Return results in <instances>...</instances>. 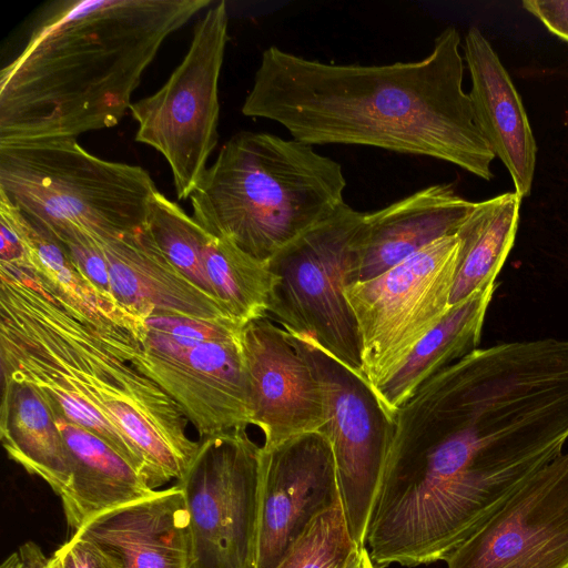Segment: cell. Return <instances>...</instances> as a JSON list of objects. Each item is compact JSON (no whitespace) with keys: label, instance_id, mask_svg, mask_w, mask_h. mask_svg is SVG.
Listing matches in <instances>:
<instances>
[{"label":"cell","instance_id":"ac0fdd59","mask_svg":"<svg viewBox=\"0 0 568 568\" xmlns=\"http://www.w3.org/2000/svg\"><path fill=\"white\" fill-rule=\"evenodd\" d=\"M189 532L184 494L174 485L100 514L74 535L110 550L123 568H187Z\"/></svg>","mask_w":568,"mask_h":568},{"label":"cell","instance_id":"f1b7e54d","mask_svg":"<svg viewBox=\"0 0 568 568\" xmlns=\"http://www.w3.org/2000/svg\"><path fill=\"white\" fill-rule=\"evenodd\" d=\"M344 568H376L366 547H358L349 557Z\"/></svg>","mask_w":568,"mask_h":568},{"label":"cell","instance_id":"83f0119b","mask_svg":"<svg viewBox=\"0 0 568 568\" xmlns=\"http://www.w3.org/2000/svg\"><path fill=\"white\" fill-rule=\"evenodd\" d=\"M0 568H62L53 554L47 557L42 549L33 541L22 544L1 565Z\"/></svg>","mask_w":568,"mask_h":568},{"label":"cell","instance_id":"484cf974","mask_svg":"<svg viewBox=\"0 0 568 568\" xmlns=\"http://www.w3.org/2000/svg\"><path fill=\"white\" fill-rule=\"evenodd\" d=\"M54 555L62 568H123L121 560L103 546L73 535Z\"/></svg>","mask_w":568,"mask_h":568},{"label":"cell","instance_id":"5b68a950","mask_svg":"<svg viewBox=\"0 0 568 568\" xmlns=\"http://www.w3.org/2000/svg\"><path fill=\"white\" fill-rule=\"evenodd\" d=\"M156 191L143 168L100 159L72 138L0 143V196L53 236L139 230Z\"/></svg>","mask_w":568,"mask_h":568},{"label":"cell","instance_id":"30bf717a","mask_svg":"<svg viewBox=\"0 0 568 568\" xmlns=\"http://www.w3.org/2000/svg\"><path fill=\"white\" fill-rule=\"evenodd\" d=\"M260 464L246 429L200 440L176 483L190 516L187 568H256Z\"/></svg>","mask_w":568,"mask_h":568},{"label":"cell","instance_id":"277c9868","mask_svg":"<svg viewBox=\"0 0 568 568\" xmlns=\"http://www.w3.org/2000/svg\"><path fill=\"white\" fill-rule=\"evenodd\" d=\"M345 187L342 165L314 145L241 132L222 146L189 199L206 232L268 261L335 214L346 203Z\"/></svg>","mask_w":568,"mask_h":568},{"label":"cell","instance_id":"d6986e66","mask_svg":"<svg viewBox=\"0 0 568 568\" xmlns=\"http://www.w3.org/2000/svg\"><path fill=\"white\" fill-rule=\"evenodd\" d=\"M53 415L71 463V483L60 498L67 523L74 530L100 514L156 491L100 437L54 412Z\"/></svg>","mask_w":568,"mask_h":568},{"label":"cell","instance_id":"8992f818","mask_svg":"<svg viewBox=\"0 0 568 568\" xmlns=\"http://www.w3.org/2000/svg\"><path fill=\"white\" fill-rule=\"evenodd\" d=\"M124 358L180 407L201 439L252 425L243 352L245 325L231 317L153 314Z\"/></svg>","mask_w":568,"mask_h":568},{"label":"cell","instance_id":"44dd1931","mask_svg":"<svg viewBox=\"0 0 568 568\" xmlns=\"http://www.w3.org/2000/svg\"><path fill=\"white\" fill-rule=\"evenodd\" d=\"M495 287L477 291L450 306L398 371L374 389L393 420L425 382L477 348Z\"/></svg>","mask_w":568,"mask_h":568},{"label":"cell","instance_id":"ba28073f","mask_svg":"<svg viewBox=\"0 0 568 568\" xmlns=\"http://www.w3.org/2000/svg\"><path fill=\"white\" fill-rule=\"evenodd\" d=\"M227 41L222 0L196 22L189 50L166 82L130 106L138 123L135 141L166 160L179 200L190 197L217 144L219 82Z\"/></svg>","mask_w":568,"mask_h":568},{"label":"cell","instance_id":"e0dca14e","mask_svg":"<svg viewBox=\"0 0 568 568\" xmlns=\"http://www.w3.org/2000/svg\"><path fill=\"white\" fill-rule=\"evenodd\" d=\"M463 50L471 78L468 94L476 125L508 170L515 192L524 199L531 191L537 145L520 95L478 28H469Z\"/></svg>","mask_w":568,"mask_h":568},{"label":"cell","instance_id":"8fae6325","mask_svg":"<svg viewBox=\"0 0 568 568\" xmlns=\"http://www.w3.org/2000/svg\"><path fill=\"white\" fill-rule=\"evenodd\" d=\"M316 373L325 395L323 432L332 446L342 508L352 538L365 547L368 523L394 435V420L364 376L306 335L288 333Z\"/></svg>","mask_w":568,"mask_h":568},{"label":"cell","instance_id":"cb8c5ba5","mask_svg":"<svg viewBox=\"0 0 568 568\" xmlns=\"http://www.w3.org/2000/svg\"><path fill=\"white\" fill-rule=\"evenodd\" d=\"M145 225L173 266L201 291L216 300L204 264L209 232L159 190L151 200Z\"/></svg>","mask_w":568,"mask_h":568},{"label":"cell","instance_id":"5bb4252c","mask_svg":"<svg viewBox=\"0 0 568 568\" xmlns=\"http://www.w3.org/2000/svg\"><path fill=\"white\" fill-rule=\"evenodd\" d=\"M242 342L252 425L263 433V447L321 432L327 419L323 387L287 332L265 316L243 327Z\"/></svg>","mask_w":568,"mask_h":568},{"label":"cell","instance_id":"3957f363","mask_svg":"<svg viewBox=\"0 0 568 568\" xmlns=\"http://www.w3.org/2000/svg\"><path fill=\"white\" fill-rule=\"evenodd\" d=\"M0 355L64 378L141 453L155 488L180 480L200 445L176 403L30 268L0 263Z\"/></svg>","mask_w":568,"mask_h":568},{"label":"cell","instance_id":"9a60e30c","mask_svg":"<svg viewBox=\"0 0 568 568\" xmlns=\"http://www.w3.org/2000/svg\"><path fill=\"white\" fill-rule=\"evenodd\" d=\"M98 242L108 266L110 293L134 315L144 320L160 313L231 317L219 301L173 266L146 225Z\"/></svg>","mask_w":568,"mask_h":568},{"label":"cell","instance_id":"7402d4cb","mask_svg":"<svg viewBox=\"0 0 568 568\" xmlns=\"http://www.w3.org/2000/svg\"><path fill=\"white\" fill-rule=\"evenodd\" d=\"M521 200L507 192L475 203L456 233L459 255L450 306L495 284L515 243Z\"/></svg>","mask_w":568,"mask_h":568},{"label":"cell","instance_id":"d4e9b609","mask_svg":"<svg viewBox=\"0 0 568 568\" xmlns=\"http://www.w3.org/2000/svg\"><path fill=\"white\" fill-rule=\"evenodd\" d=\"M357 548L337 505L310 523L275 568H344Z\"/></svg>","mask_w":568,"mask_h":568},{"label":"cell","instance_id":"2e32d148","mask_svg":"<svg viewBox=\"0 0 568 568\" xmlns=\"http://www.w3.org/2000/svg\"><path fill=\"white\" fill-rule=\"evenodd\" d=\"M475 203L460 196L452 184H434L365 213V230L348 285L371 280L435 241L456 235Z\"/></svg>","mask_w":568,"mask_h":568},{"label":"cell","instance_id":"4316f807","mask_svg":"<svg viewBox=\"0 0 568 568\" xmlns=\"http://www.w3.org/2000/svg\"><path fill=\"white\" fill-rule=\"evenodd\" d=\"M521 4L551 33L568 42V0H524Z\"/></svg>","mask_w":568,"mask_h":568},{"label":"cell","instance_id":"7c38bea8","mask_svg":"<svg viewBox=\"0 0 568 568\" xmlns=\"http://www.w3.org/2000/svg\"><path fill=\"white\" fill-rule=\"evenodd\" d=\"M447 568H568V450L445 559Z\"/></svg>","mask_w":568,"mask_h":568},{"label":"cell","instance_id":"ffe728a7","mask_svg":"<svg viewBox=\"0 0 568 568\" xmlns=\"http://www.w3.org/2000/svg\"><path fill=\"white\" fill-rule=\"evenodd\" d=\"M0 439L8 457L44 480L60 497L71 483V463L54 415L30 384L1 381Z\"/></svg>","mask_w":568,"mask_h":568},{"label":"cell","instance_id":"6da1fadb","mask_svg":"<svg viewBox=\"0 0 568 568\" xmlns=\"http://www.w3.org/2000/svg\"><path fill=\"white\" fill-rule=\"evenodd\" d=\"M456 28L444 29L418 61L383 65L308 60L272 45L242 105L293 139L353 144L446 161L486 181L495 159L464 91Z\"/></svg>","mask_w":568,"mask_h":568},{"label":"cell","instance_id":"4fadbf2b","mask_svg":"<svg viewBox=\"0 0 568 568\" xmlns=\"http://www.w3.org/2000/svg\"><path fill=\"white\" fill-rule=\"evenodd\" d=\"M337 505L335 460L323 432L261 446L256 568H275L310 523Z\"/></svg>","mask_w":568,"mask_h":568},{"label":"cell","instance_id":"52a82bcc","mask_svg":"<svg viewBox=\"0 0 568 568\" xmlns=\"http://www.w3.org/2000/svg\"><path fill=\"white\" fill-rule=\"evenodd\" d=\"M364 230L365 213L345 203L278 251L268 260L275 280L267 310L286 332L310 336L362 376L359 333L345 287Z\"/></svg>","mask_w":568,"mask_h":568},{"label":"cell","instance_id":"603a6c76","mask_svg":"<svg viewBox=\"0 0 568 568\" xmlns=\"http://www.w3.org/2000/svg\"><path fill=\"white\" fill-rule=\"evenodd\" d=\"M204 264L216 300L232 318L246 325L267 316L275 280L268 261L257 260L232 242L209 233Z\"/></svg>","mask_w":568,"mask_h":568},{"label":"cell","instance_id":"7a4b0ae2","mask_svg":"<svg viewBox=\"0 0 568 568\" xmlns=\"http://www.w3.org/2000/svg\"><path fill=\"white\" fill-rule=\"evenodd\" d=\"M211 0L62 1L0 71V143L112 128L162 43Z\"/></svg>","mask_w":568,"mask_h":568},{"label":"cell","instance_id":"9c48e42d","mask_svg":"<svg viewBox=\"0 0 568 568\" xmlns=\"http://www.w3.org/2000/svg\"><path fill=\"white\" fill-rule=\"evenodd\" d=\"M457 235L435 241L388 271L345 287L361 341L362 371L373 390L403 365L450 308Z\"/></svg>","mask_w":568,"mask_h":568}]
</instances>
